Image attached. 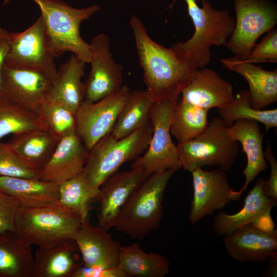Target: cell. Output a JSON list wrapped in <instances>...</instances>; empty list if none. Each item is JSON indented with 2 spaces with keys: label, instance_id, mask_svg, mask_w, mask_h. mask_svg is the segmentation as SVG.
<instances>
[{
  "label": "cell",
  "instance_id": "obj_40",
  "mask_svg": "<svg viewBox=\"0 0 277 277\" xmlns=\"http://www.w3.org/2000/svg\"><path fill=\"white\" fill-rule=\"evenodd\" d=\"M9 49V32L0 28V81L1 72Z\"/></svg>",
  "mask_w": 277,
  "mask_h": 277
},
{
  "label": "cell",
  "instance_id": "obj_30",
  "mask_svg": "<svg viewBox=\"0 0 277 277\" xmlns=\"http://www.w3.org/2000/svg\"><path fill=\"white\" fill-rule=\"evenodd\" d=\"M208 110L182 99L175 104L171 117L170 131L178 143L189 141L201 133L208 125Z\"/></svg>",
  "mask_w": 277,
  "mask_h": 277
},
{
  "label": "cell",
  "instance_id": "obj_13",
  "mask_svg": "<svg viewBox=\"0 0 277 277\" xmlns=\"http://www.w3.org/2000/svg\"><path fill=\"white\" fill-rule=\"evenodd\" d=\"M130 90L126 85L97 102L84 100L76 111V134L88 150L110 133Z\"/></svg>",
  "mask_w": 277,
  "mask_h": 277
},
{
  "label": "cell",
  "instance_id": "obj_39",
  "mask_svg": "<svg viewBox=\"0 0 277 277\" xmlns=\"http://www.w3.org/2000/svg\"><path fill=\"white\" fill-rule=\"evenodd\" d=\"M71 277H127L118 266L100 268L91 267L81 263Z\"/></svg>",
  "mask_w": 277,
  "mask_h": 277
},
{
  "label": "cell",
  "instance_id": "obj_38",
  "mask_svg": "<svg viewBox=\"0 0 277 277\" xmlns=\"http://www.w3.org/2000/svg\"><path fill=\"white\" fill-rule=\"evenodd\" d=\"M264 157L270 166L269 178L266 181L264 179L262 189L264 195L268 198L277 200V162L274 157L269 141L264 151Z\"/></svg>",
  "mask_w": 277,
  "mask_h": 277
},
{
  "label": "cell",
  "instance_id": "obj_26",
  "mask_svg": "<svg viewBox=\"0 0 277 277\" xmlns=\"http://www.w3.org/2000/svg\"><path fill=\"white\" fill-rule=\"evenodd\" d=\"M58 142L47 130L39 129L13 134L8 143L28 166L39 173Z\"/></svg>",
  "mask_w": 277,
  "mask_h": 277
},
{
  "label": "cell",
  "instance_id": "obj_6",
  "mask_svg": "<svg viewBox=\"0 0 277 277\" xmlns=\"http://www.w3.org/2000/svg\"><path fill=\"white\" fill-rule=\"evenodd\" d=\"M153 128L149 124L129 135L114 138L108 133L89 150L83 172L90 184L100 188L124 163L133 161L147 150Z\"/></svg>",
  "mask_w": 277,
  "mask_h": 277
},
{
  "label": "cell",
  "instance_id": "obj_18",
  "mask_svg": "<svg viewBox=\"0 0 277 277\" xmlns=\"http://www.w3.org/2000/svg\"><path fill=\"white\" fill-rule=\"evenodd\" d=\"M85 266L108 268L117 266L121 245L103 228L91 225L86 219L82 222L74 239Z\"/></svg>",
  "mask_w": 277,
  "mask_h": 277
},
{
  "label": "cell",
  "instance_id": "obj_12",
  "mask_svg": "<svg viewBox=\"0 0 277 277\" xmlns=\"http://www.w3.org/2000/svg\"><path fill=\"white\" fill-rule=\"evenodd\" d=\"M91 69L84 83V100L97 102L117 92L123 86V68L110 50V39L100 33L89 43Z\"/></svg>",
  "mask_w": 277,
  "mask_h": 277
},
{
  "label": "cell",
  "instance_id": "obj_42",
  "mask_svg": "<svg viewBox=\"0 0 277 277\" xmlns=\"http://www.w3.org/2000/svg\"><path fill=\"white\" fill-rule=\"evenodd\" d=\"M267 261L269 263L268 268L262 274L263 276L276 277L277 273V255L269 257Z\"/></svg>",
  "mask_w": 277,
  "mask_h": 277
},
{
  "label": "cell",
  "instance_id": "obj_16",
  "mask_svg": "<svg viewBox=\"0 0 277 277\" xmlns=\"http://www.w3.org/2000/svg\"><path fill=\"white\" fill-rule=\"evenodd\" d=\"M223 242L229 256L241 263L262 262L277 255V230L265 231L252 224L224 236Z\"/></svg>",
  "mask_w": 277,
  "mask_h": 277
},
{
  "label": "cell",
  "instance_id": "obj_17",
  "mask_svg": "<svg viewBox=\"0 0 277 277\" xmlns=\"http://www.w3.org/2000/svg\"><path fill=\"white\" fill-rule=\"evenodd\" d=\"M229 136L240 142L247 157V165L242 171L245 177V183L238 191L233 189L230 194L231 201L240 199L249 184L258 174L266 170L268 165L263 149L264 134L261 132L259 123L250 120H238L227 130Z\"/></svg>",
  "mask_w": 277,
  "mask_h": 277
},
{
  "label": "cell",
  "instance_id": "obj_23",
  "mask_svg": "<svg viewBox=\"0 0 277 277\" xmlns=\"http://www.w3.org/2000/svg\"><path fill=\"white\" fill-rule=\"evenodd\" d=\"M220 61L225 69L240 74L247 81L252 108L263 110L277 101L276 69L267 71L252 63L236 61L231 58Z\"/></svg>",
  "mask_w": 277,
  "mask_h": 277
},
{
  "label": "cell",
  "instance_id": "obj_41",
  "mask_svg": "<svg viewBox=\"0 0 277 277\" xmlns=\"http://www.w3.org/2000/svg\"><path fill=\"white\" fill-rule=\"evenodd\" d=\"M269 210L260 216L252 224L256 228L265 231H272L275 229V225Z\"/></svg>",
  "mask_w": 277,
  "mask_h": 277
},
{
  "label": "cell",
  "instance_id": "obj_43",
  "mask_svg": "<svg viewBox=\"0 0 277 277\" xmlns=\"http://www.w3.org/2000/svg\"><path fill=\"white\" fill-rule=\"evenodd\" d=\"M3 1H4V4H7L10 1V0H3Z\"/></svg>",
  "mask_w": 277,
  "mask_h": 277
},
{
  "label": "cell",
  "instance_id": "obj_29",
  "mask_svg": "<svg viewBox=\"0 0 277 277\" xmlns=\"http://www.w3.org/2000/svg\"><path fill=\"white\" fill-rule=\"evenodd\" d=\"M151 98L146 90L130 91L110 134L115 139L124 138L150 124Z\"/></svg>",
  "mask_w": 277,
  "mask_h": 277
},
{
  "label": "cell",
  "instance_id": "obj_20",
  "mask_svg": "<svg viewBox=\"0 0 277 277\" xmlns=\"http://www.w3.org/2000/svg\"><path fill=\"white\" fill-rule=\"evenodd\" d=\"M181 94L184 101L208 111L222 107L235 97L232 85L205 67L196 71Z\"/></svg>",
  "mask_w": 277,
  "mask_h": 277
},
{
  "label": "cell",
  "instance_id": "obj_24",
  "mask_svg": "<svg viewBox=\"0 0 277 277\" xmlns=\"http://www.w3.org/2000/svg\"><path fill=\"white\" fill-rule=\"evenodd\" d=\"M78 251L74 240L52 247H38L30 277H71L81 264L77 258Z\"/></svg>",
  "mask_w": 277,
  "mask_h": 277
},
{
  "label": "cell",
  "instance_id": "obj_5",
  "mask_svg": "<svg viewBox=\"0 0 277 277\" xmlns=\"http://www.w3.org/2000/svg\"><path fill=\"white\" fill-rule=\"evenodd\" d=\"M82 222L77 214L60 204L38 208L20 207L14 231L32 246L52 247L74 240Z\"/></svg>",
  "mask_w": 277,
  "mask_h": 277
},
{
  "label": "cell",
  "instance_id": "obj_44",
  "mask_svg": "<svg viewBox=\"0 0 277 277\" xmlns=\"http://www.w3.org/2000/svg\"><path fill=\"white\" fill-rule=\"evenodd\" d=\"M194 1L196 3H197V2H198L200 1H203V0H194Z\"/></svg>",
  "mask_w": 277,
  "mask_h": 277
},
{
  "label": "cell",
  "instance_id": "obj_33",
  "mask_svg": "<svg viewBox=\"0 0 277 277\" xmlns=\"http://www.w3.org/2000/svg\"><path fill=\"white\" fill-rule=\"evenodd\" d=\"M39 129H46L36 114L13 104L0 94V141L10 134Z\"/></svg>",
  "mask_w": 277,
  "mask_h": 277
},
{
  "label": "cell",
  "instance_id": "obj_27",
  "mask_svg": "<svg viewBox=\"0 0 277 277\" xmlns=\"http://www.w3.org/2000/svg\"><path fill=\"white\" fill-rule=\"evenodd\" d=\"M32 245L13 231H0V277H30Z\"/></svg>",
  "mask_w": 277,
  "mask_h": 277
},
{
  "label": "cell",
  "instance_id": "obj_3",
  "mask_svg": "<svg viewBox=\"0 0 277 277\" xmlns=\"http://www.w3.org/2000/svg\"><path fill=\"white\" fill-rule=\"evenodd\" d=\"M176 171L153 173L131 193L121 209L115 227L132 239L142 240L160 227L163 199L168 183Z\"/></svg>",
  "mask_w": 277,
  "mask_h": 277
},
{
  "label": "cell",
  "instance_id": "obj_10",
  "mask_svg": "<svg viewBox=\"0 0 277 277\" xmlns=\"http://www.w3.org/2000/svg\"><path fill=\"white\" fill-rule=\"evenodd\" d=\"M55 57L41 15L25 30L9 32V49L5 65L41 72L53 82L57 70Z\"/></svg>",
  "mask_w": 277,
  "mask_h": 277
},
{
  "label": "cell",
  "instance_id": "obj_14",
  "mask_svg": "<svg viewBox=\"0 0 277 277\" xmlns=\"http://www.w3.org/2000/svg\"><path fill=\"white\" fill-rule=\"evenodd\" d=\"M193 189L189 221L194 225L231 202L230 187L226 171L220 168L211 171L196 168L191 172Z\"/></svg>",
  "mask_w": 277,
  "mask_h": 277
},
{
  "label": "cell",
  "instance_id": "obj_7",
  "mask_svg": "<svg viewBox=\"0 0 277 277\" xmlns=\"http://www.w3.org/2000/svg\"><path fill=\"white\" fill-rule=\"evenodd\" d=\"M230 126L221 117L213 118L194 138L176 145L182 168L190 172L206 166H217L225 171L233 165L239 143L228 135Z\"/></svg>",
  "mask_w": 277,
  "mask_h": 277
},
{
  "label": "cell",
  "instance_id": "obj_35",
  "mask_svg": "<svg viewBox=\"0 0 277 277\" xmlns=\"http://www.w3.org/2000/svg\"><path fill=\"white\" fill-rule=\"evenodd\" d=\"M0 176L39 179V173L28 166L8 143L0 141Z\"/></svg>",
  "mask_w": 277,
  "mask_h": 277
},
{
  "label": "cell",
  "instance_id": "obj_19",
  "mask_svg": "<svg viewBox=\"0 0 277 277\" xmlns=\"http://www.w3.org/2000/svg\"><path fill=\"white\" fill-rule=\"evenodd\" d=\"M89 150L76 133L60 140L39 179L61 184L83 171Z\"/></svg>",
  "mask_w": 277,
  "mask_h": 277
},
{
  "label": "cell",
  "instance_id": "obj_2",
  "mask_svg": "<svg viewBox=\"0 0 277 277\" xmlns=\"http://www.w3.org/2000/svg\"><path fill=\"white\" fill-rule=\"evenodd\" d=\"M184 1L194 32L186 42L174 44L169 49L180 61L196 69H202L211 61V46H226L233 32L235 19L227 9H215L208 0L202 1V7L194 0Z\"/></svg>",
  "mask_w": 277,
  "mask_h": 277
},
{
  "label": "cell",
  "instance_id": "obj_22",
  "mask_svg": "<svg viewBox=\"0 0 277 277\" xmlns=\"http://www.w3.org/2000/svg\"><path fill=\"white\" fill-rule=\"evenodd\" d=\"M59 186V184L39 179L0 176V190L13 197L23 208L60 204Z\"/></svg>",
  "mask_w": 277,
  "mask_h": 277
},
{
  "label": "cell",
  "instance_id": "obj_32",
  "mask_svg": "<svg viewBox=\"0 0 277 277\" xmlns=\"http://www.w3.org/2000/svg\"><path fill=\"white\" fill-rule=\"evenodd\" d=\"M100 189L93 187L83 171L60 184V204L77 214L82 221L88 219L89 206L97 200Z\"/></svg>",
  "mask_w": 277,
  "mask_h": 277
},
{
  "label": "cell",
  "instance_id": "obj_15",
  "mask_svg": "<svg viewBox=\"0 0 277 277\" xmlns=\"http://www.w3.org/2000/svg\"><path fill=\"white\" fill-rule=\"evenodd\" d=\"M146 179L139 167L115 172L100 187L97 219L100 227L108 230L115 226L118 215L131 193Z\"/></svg>",
  "mask_w": 277,
  "mask_h": 277
},
{
  "label": "cell",
  "instance_id": "obj_11",
  "mask_svg": "<svg viewBox=\"0 0 277 277\" xmlns=\"http://www.w3.org/2000/svg\"><path fill=\"white\" fill-rule=\"evenodd\" d=\"M52 86L50 77L35 70L4 64L2 70L0 94L37 115L42 106L50 100Z\"/></svg>",
  "mask_w": 277,
  "mask_h": 277
},
{
  "label": "cell",
  "instance_id": "obj_4",
  "mask_svg": "<svg viewBox=\"0 0 277 277\" xmlns=\"http://www.w3.org/2000/svg\"><path fill=\"white\" fill-rule=\"evenodd\" d=\"M39 7L46 33L55 57L70 52L81 61L89 63L90 44L82 37V23L89 19L101 7L94 4L80 9L59 0H32Z\"/></svg>",
  "mask_w": 277,
  "mask_h": 277
},
{
  "label": "cell",
  "instance_id": "obj_21",
  "mask_svg": "<svg viewBox=\"0 0 277 277\" xmlns=\"http://www.w3.org/2000/svg\"><path fill=\"white\" fill-rule=\"evenodd\" d=\"M264 179L260 178L244 199L243 208L238 212L229 214L224 211L213 217L212 227L216 234L228 236L243 227L252 224L260 216L271 210L277 204V200L267 197L262 185Z\"/></svg>",
  "mask_w": 277,
  "mask_h": 277
},
{
  "label": "cell",
  "instance_id": "obj_9",
  "mask_svg": "<svg viewBox=\"0 0 277 277\" xmlns=\"http://www.w3.org/2000/svg\"><path fill=\"white\" fill-rule=\"evenodd\" d=\"M235 28L226 46L234 54L230 57L243 61L249 56L257 39L277 23V9L268 0H234Z\"/></svg>",
  "mask_w": 277,
  "mask_h": 277
},
{
  "label": "cell",
  "instance_id": "obj_28",
  "mask_svg": "<svg viewBox=\"0 0 277 277\" xmlns=\"http://www.w3.org/2000/svg\"><path fill=\"white\" fill-rule=\"evenodd\" d=\"M170 262L164 255L146 252L137 243L121 247L117 266L127 276L164 277L169 272Z\"/></svg>",
  "mask_w": 277,
  "mask_h": 277
},
{
  "label": "cell",
  "instance_id": "obj_31",
  "mask_svg": "<svg viewBox=\"0 0 277 277\" xmlns=\"http://www.w3.org/2000/svg\"><path fill=\"white\" fill-rule=\"evenodd\" d=\"M221 118L230 126L238 120H250L263 124L266 131L277 127V109L258 110L250 104L248 89L241 90L230 103L217 108Z\"/></svg>",
  "mask_w": 277,
  "mask_h": 277
},
{
  "label": "cell",
  "instance_id": "obj_34",
  "mask_svg": "<svg viewBox=\"0 0 277 277\" xmlns=\"http://www.w3.org/2000/svg\"><path fill=\"white\" fill-rule=\"evenodd\" d=\"M37 115L46 129L58 141L76 133V113L59 103L48 101L42 106Z\"/></svg>",
  "mask_w": 277,
  "mask_h": 277
},
{
  "label": "cell",
  "instance_id": "obj_25",
  "mask_svg": "<svg viewBox=\"0 0 277 277\" xmlns=\"http://www.w3.org/2000/svg\"><path fill=\"white\" fill-rule=\"evenodd\" d=\"M86 64L72 54L57 70L50 100L59 103L76 113L84 100V83L82 78Z\"/></svg>",
  "mask_w": 277,
  "mask_h": 277
},
{
  "label": "cell",
  "instance_id": "obj_37",
  "mask_svg": "<svg viewBox=\"0 0 277 277\" xmlns=\"http://www.w3.org/2000/svg\"><path fill=\"white\" fill-rule=\"evenodd\" d=\"M19 208L13 197L0 190V231H14L15 217Z\"/></svg>",
  "mask_w": 277,
  "mask_h": 277
},
{
  "label": "cell",
  "instance_id": "obj_1",
  "mask_svg": "<svg viewBox=\"0 0 277 277\" xmlns=\"http://www.w3.org/2000/svg\"><path fill=\"white\" fill-rule=\"evenodd\" d=\"M130 24L144 71L145 90L153 103L178 100L198 69L180 61L169 48L152 40L135 15L130 18Z\"/></svg>",
  "mask_w": 277,
  "mask_h": 277
},
{
  "label": "cell",
  "instance_id": "obj_36",
  "mask_svg": "<svg viewBox=\"0 0 277 277\" xmlns=\"http://www.w3.org/2000/svg\"><path fill=\"white\" fill-rule=\"evenodd\" d=\"M267 32L261 42L254 45L247 58L239 62L252 64L263 62L277 63L276 28H272Z\"/></svg>",
  "mask_w": 277,
  "mask_h": 277
},
{
  "label": "cell",
  "instance_id": "obj_8",
  "mask_svg": "<svg viewBox=\"0 0 277 277\" xmlns=\"http://www.w3.org/2000/svg\"><path fill=\"white\" fill-rule=\"evenodd\" d=\"M178 100H163L152 105L150 125L153 132L148 147L131 164L132 168L142 169L145 179L156 172L168 169L177 171L182 168L170 131L173 110Z\"/></svg>",
  "mask_w": 277,
  "mask_h": 277
}]
</instances>
